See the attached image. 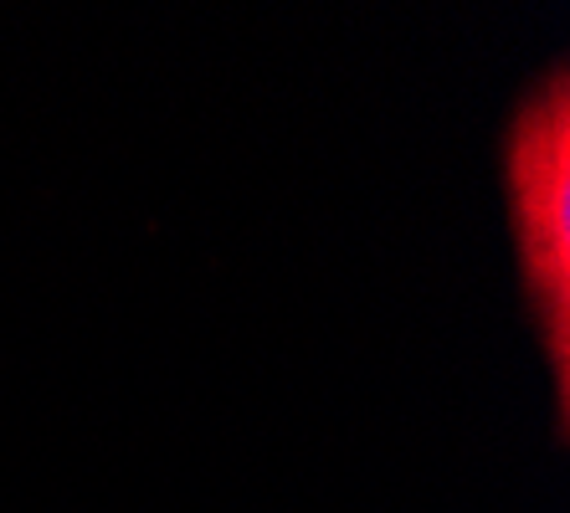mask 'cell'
<instances>
[{
	"mask_svg": "<svg viewBox=\"0 0 570 513\" xmlns=\"http://www.w3.org/2000/svg\"><path fill=\"white\" fill-rule=\"evenodd\" d=\"M509 196L544 349L566 401L570 385V82L566 72L534 92L509 134Z\"/></svg>",
	"mask_w": 570,
	"mask_h": 513,
	"instance_id": "cell-1",
	"label": "cell"
}]
</instances>
